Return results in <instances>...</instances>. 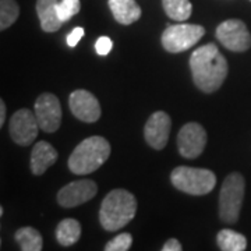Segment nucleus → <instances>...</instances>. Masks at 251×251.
<instances>
[{"label": "nucleus", "mask_w": 251, "mask_h": 251, "mask_svg": "<svg viewBox=\"0 0 251 251\" xmlns=\"http://www.w3.org/2000/svg\"><path fill=\"white\" fill-rule=\"evenodd\" d=\"M190 69L194 84L206 94L219 90L229 72L227 62L215 44L197 48L190 57Z\"/></svg>", "instance_id": "nucleus-1"}, {"label": "nucleus", "mask_w": 251, "mask_h": 251, "mask_svg": "<svg viewBox=\"0 0 251 251\" xmlns=\"http://www.w3.org/2000/svg\"><path fill=\"white\" fill-rule=\"evenodd\" d=\"M137 200L123 188L112 190L103 198L99 209V222L108 232H116L134 219Z\"/></svg>", "instance_id": "nucleus-2"}, {"label": "nucleus", "mask_w": 251, "mask_h": 251, "mask_svg": "<svg viewBox=\"0 0 251 251\" xmlns=\"http://www.w3.org/2000/svg\"><path fill=\"white\" fill-rule=\"evenodd\" d=\"M110 155V144L99 135L88 137L81 141L69 158V169L74 175H90L98 171L108 161Z\"/></svg>", "instance_id": "nucleus-3"}, {"label": "nucleus", "mask_w": 251, "mask_h": 251, "mask_svg": "<svg viewBox=\"0 0 251 251\" xmlns=\"http://www.w3.org/2000/svg\"><path fill=\"white\" fill-rule=\"evenodd\" d=\"M172 184L191 196H205L211 193L216 184L214 172L191 166H177L171 175Z\"/></svg>", "instance_id": "nucleus-4"}, {"label": "nucleus", "mask_w": 251, "mask_h": 251, "mask_svg": "<svg viewBox=\"0 0 251 251\" xmlns=\"http://www.w3.org/2000/svg\"><path fill=\"white\" fill-rule=\"evenodd\" d=\"M246 181L240 173H230L224 180L219 194V218L225 224H236L240 216Z\"/></svg>", "instance_id": "nucleus-5"}, {"label": "nucleus", "mask_w": 251, "mask_h": 251, "mask_svg": "<svg viewBox=\"0 0 251 251\" xmlns=\"http://www.w3.org/2000/svg\"><path fill=\"white\" fill-rule=\"evenodd\" d=\"M205 34V28L197 24H175L163 31L162 46L171 53L184 52L197 44Z\"/></svg>", "instance_id": "nucleus-6"}, {"label": "nucleus", "mask_w": 251, "mask_h": 251, "mask_svg": "<svg viewBox=\"0 0 251 251\" xmlns=\"http://www.w3.org/2000/svg\"><path fill=\"white\" fill-rule=\"evenodd\" d=\"M216 38L232 52H246L251 46V34L242 20L232 18L221 23L216 28Z\"/></svg>", "instance_id": "nucleus-7"}, {"label": "nucleus", "mask_w": 251, "mask_h": 251, "mask_svg": "<svg viewBox=\"0 0 251 251\" xmlns=\"http://www.w3.org/2000/svg\"><path fill=\"white\" fill-rule=\"evenodd\" d=\"M208 135L205 128L196 122L184 125L177 134V148L180 155L187 159L198 158L205 150Z\"/></svg>", "instance_id": "nucleus-8"}, {"label": "nucleus", "mask_w": 251, "mask_h": 251, "mask_svg": "<svg viewBox=\"0 0 251 251\" xmlns=\"http://www.w3.org/2000/svg\"><path fill=\"white\" fill-rule=\"evenodd\" d=\"M39 128L35 112H31L29 109H20L10 119V137L17 145L25 147L34 143Z\"/></svg>", "instance_id": "nucleus-9"}, {"label": "nucleus", "mask_w": 251, "mask_h": 251, "mask_svg": "<svg viewBox=\"0 0 251 251\" xmlns=\"http://www.w3.org/2000/svg\"><path fill=\"white\" fill-rule=\"evenodd\" d=\"M36 120L39 127L46 133H54L62 123V106L56 95L53 94H42L35 102Z\"/></svg>", "instance_id": "nucleus-10"}, {"label": "nucleus", "mask_w": 251, "mask_h": 251, "mask_svg": "<svg viewBox=\"0 0 251 251\" xmlns=\"http://www.w3.org/2000/svg\"><path fill=\"white\" fill-rule=\"evenodd\" d=\"M98 186L95 181L88 179L72 181L57 193V202L63 208H74L88 202L97 196Z\"/></svg>", "instance_id": "nucleus-11"}, {"label": "nucleus", "mask_w": 251, "mask_h": 251, "mask_svg": "<svg viewBox=\"0 0 251 251\" xmlns=\"http://www.w3.org/2000/svg\"><path fill=\"white\" fill-rule=\"evenodd\" d=\"M172 120L166 112L158 110L147 120L144 127V137L148 145L153 150H163L168 144L171 134Z\"/></svg>", "instance_id": "nucleus-12"}, {"label": "nucleus", "mask_w": 251, "mask_h": 251, "mask_svg": "<svg viewBox=\"0 0 251 251\" xmlns=\"http://www.w3.org/2000/svg\"><path fill=\"white\" fill-rule=\"evenodd\" d=\"M69 106L74 116L84 123H95L100 117V105L90 91L77 90L69 98Z\"/></svg>", "instance_id": "nucleus-13"}, {"label": "nucleus", "mask_w": 251, "mask_h": 251, "mask_svg": "<svg viewBox=\"0 0 251 251\" xmlns=\"http://www.w3.org/2000/svg\"><path fill=\"white\" fill-rule=\"evenodd\" d=\"M60 0H36V14L41 28L45 32H54L62 27L63 21L59 17Z\"/></svg>", "instance_id": "nucleus-14"}, {"label": "nucleus", "mask_w": 251, "mask_h": 251, "mask_svg": "<svg viewBox=\"0 0 251 251\" xmlns=\"http://www.w3.org/2000/svg\"><path fill=\"white\" fill-rule=\"evenodd\" d=\"M57 161V151L46 141H39L31 152V172L41 176Z\"/></svg>", "instance_id": "nucleus-15"}, {"label": "nucleus", "mask_w": 251, "mask_h": 251, "mask_svg": "<svg viewBox=\"0 0 251 251\" xmlns=\"http://www.w3.org/2000/svg\"><path fill=\"white\" fill-rule=\"evenodd\" d=\"M108 4L115 20L123 25L133 24L143 14L135 0H108Z\"/></svg>", "instance_id": "nucleus-16"}, {"label": "nucleus", "mask_w": 251, "mask_h": 251, "mask_svg": "<svg viewBox=\"0 0 251 251\" xmlns=\"http://www.w3.org/2000/svg\"><path fill=\"white\" fill-rule=\"evenodd\" d=\"M81 237V225L77 219L67 218L63 219L56 227V239L59 244L64 247L73 246L80 240Z\"/></svg>", "instance_id": "nucleus-17"}, {"label": "nucleus", "mask_w": 251, "mask_h": 251, "mask_svg": "<svg viewBox=\"0 0 251 251\" xmlns=\"http://www.w3.org/2000/svg\"><path fill=\"white\" fill-rule=\"evenodd\" d=\"M14 237L23 251H41L44 247L42 236L34 227H21L16 232Z\"/></svg>", "instance_id": "nucleus-18"}, {"label": "nucleus", "mask_w": 251, "mask_h": 251, "mask_svg": "<svg viewBox=\"0 0 251 251\" xmlns=\"http://www.w3.org/2000/svg\"><path fill=\"white\" fill-rule=\"evenodd\" d=\"M216 242L222 251H244L247 249V239L230 229L221 230L216 236Z\"/></svg>", "instance_id": "nucleus-19"}, {"label": "nucleus", "mask_w": 251, "mask_h": 251, "mask_svg": "<svg viewBox=\"0 0 251 251\" xmlns=\"http://www.w3.org/2000/svg\"><path fill=\"white\" fill-rule=\"evenodd\" d=\"M162 4L168 17L175 21H186L193 13L190 0H162Z\"/></svg>", "instance_id": "nucleus-20"}, {"label": "nucleus", "mask_w": 251, "mask_h": 251, "mask_svg": "<svg viewBox=\"0 0 251 251\" xmlns=\"http://www.w3.org/2000/svg\"><path fill=\"white\" fill-rule=\"evenodd\" d=\"M20 16V6L16 0H0V29L6 31Z\"/></svg>", "instance_id": "nucleus-21"}, {"label": "nucleus", "mask_w": 251, "mask_h": 251, "mask_svg": "<svg viewBox=\"0 0 251 251\" xmlns=\"http://www.w3.org/2000/svg\"><path fill=\"white\" fill-rule=\"evenodd\" d=\"M81 9L80 0H60L59 1V17L63 23L72 20L75 14H78Z\"/></svg>", "instance_id": "nucleus-22"}, {"label": "nucleus", "mask_w": 251, "mask_h": 251, "mask_svg": "<svg viewBox=\"0 0 251 251\" xmlns=\"http://www.w3.org/2000/svg\"><path fill=\"white\" fill-rule=\"evenodd\" d=\"M133 244V237L130 233L117 234L115 239H112L110 242L106 243L105 250L106 251H127L130 250Z\"/></svg>", "instance_id": "nucleus-23"}, {"label": "nucleus", "mask_w": 251, "mask_h": 251, "mask_svg": "<svg viewBox=\"0 0 251 251\" xmlns=\"http://www.w3.org/2000/svg\"><path fill=\"white\" fill-rule=\"evenodd\" d=\"M112 39L109 36H100L98 41L95 42V50L99 56H106L112 50Z\"/></svg>", "instance_id": "nucleus-24"}, {"label": "nucleus", "mask_w": 251, "mask_h": 251, "mask_svg": "<svg viewBox=\"0 0 251 251\" xmlns=\"http://www.w3.org/2000/svg\"><path fill=\"white\" fill-rule=\"evenodd\" d=\"M84 34H85V31H84L82 27L74 28L72 32L67 35V45L70 46V48H75L81 41V38L84 36Z\"/></svg>", "instance_id": "nucleus-25"}, {"label": "nucleus", "mask_w": 251, "mask_h": 251, "mask_svg": "<svg viewBox=\"0 0 251 251\" xmlns=\"http://www.w3.org/2000/svg\"><path fill=\"white\" fill-rule=\"evenodd\" d=\"M183 247L177 239H169L168 242L162 246V251H181Z\"/></svg>", "instance_id": "nucleus-26"}, {"label": "nucleus", "mask_w": 251, "mask_h": 251, "mask_svg": "<svg viewBox=\"0 0 251 251\" xmlns=\"http://www.w3.org/2000/svg\"><path fill=\"white\" fill-rule=\"evenodd\" d=\"M6 122V103L4 100H0V127Z\"/></svg>", "instance_id": "nucleus-27"}]
</instances>
